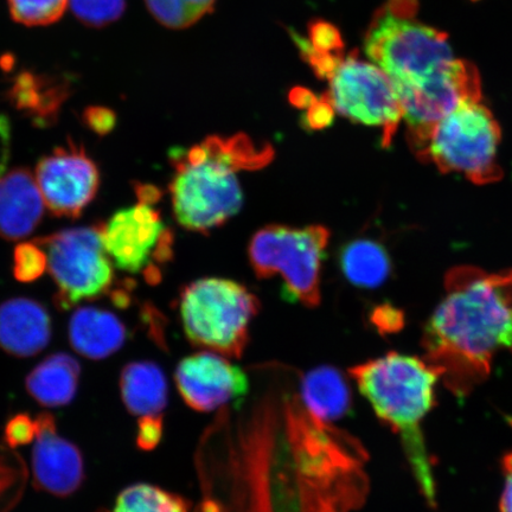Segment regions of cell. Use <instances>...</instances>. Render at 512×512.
<instances>
[{"mask_svg":"<svg viewBox=\"0 0 512 512\" xmlns=\"http://www.w3.org/2000/svg\"><path fill=\"white\" fill-rule=\"evenodd\" d=\"M245 398L220 409L200 457L204 512H358L368 502L369 452L313 414L302 373L252 370Z\"/></svg>","mask_w":512,"mask_h":512,"instance_id":"6da1fadb","label":"cell"},{"mask_svg":"<svg viewBox=\"0 0 512 512\" xmlns=\"http://www.w3.org/2000/svg\"><path fill=\"white\" fill-rule=\"evenodd\" d=\"M445 290L422 339L424 360L441 371L453 394L464 396L488 377L499 348L512 351V271L454 267Z\"/></svg>","mask_w":512,"mask_h":512,"instance_id":"7a4b0ae2","label":"cell"},{"mask_svg":"<svg viewBox=\"0 0 512 512\" xmlns=\"http://www.w3.org/2000/svg\"><path fill=\"white\" fill-rule=\"evenodd\" d=\"M273 158L271 145H256L246 134L172 149L169 191L179 226L201 234L223 226L242 207L241 172L265 168Z\"/></svg>","mask_w":512,"mask_h":512,"instance_id":"3957f363","label":"cell"},{"mask_svg":"<svg viewBox=\"0 0 512 512\" xmlns=\"http://www.w3.org/2000/svg\"><path fill=\"white\" fill-rule=\"evenodd\" d=\"M377 418L400 438L422 497L437 507V483L422 432V421L435 406L441 371L424 358L388 352L349 371Z\"/></svg>","mask_w":512,"mask_h":512,"instance_id":"277c9868","label":"cell"},{"mask_svg":"<svg viewBox=\"0 0 512 512\" xmlns=\"http://www.w3.org/2000/svg\"><path fill=\"white\" fill-rule=\"evenodd\" d=\"M259 299L245 286L204 278L185 286L179 296L182 325L191 344L226 357L240 358Z\"/></svg>","mask_w":512,"mask_h":512,"instance_id":"5b68a950","label":"cell"},{"mask_svg":"<svg viewBox=\"0 0 512 512\" xmlns=\"http://www.w3.org/2000/svg\"><path fill=\"white\" fill-rule=\"evenodd\" d=\"M502 131L494 115L480 101H466L435 126L422 162L448 172H459L471 182L485 185L501 181L498 146Z\"/></svg>","mask_w":512,"mask_h":512,"instance_id":"8992f818","label":"cell"},{"mask_svg":"<svg viewBox=\"0 0 512 512\" xmlns=\"http://www.w3.org/2000/svg\"><path fill=\"white\" fill-rule=\"evenodd\" d=\"M364 48L395 88L431 78L454 61L445 32L395 15L386 6L373 18Z\"/></svg>","mask_w":512,"mask_h":512,"instance_id":"52a82bcc","label":"cell"},{"mask_svg":"<svg viewBox=\"0 0 512 512\" xmlns=\"http://www.w3.org/2000/svg\"><path fill=\"white\" fill-rule=\"evenodd\" d=\"M330 232L323 226H267L249 242V262L256 277L280 275L285 292L305 306L320 304V275Z\"/></svg>","mask_w":512,"mask_h":512,"instance_id":"ba28073f","label":"cell"},{"mask_svg":"<svg viewBox=\"0 0 512 512\" xmlns=\"http://www.w3.org/2000/svg\"><path fill=\"white\" fill-rule=\"evenodd\" d=\"M35 241L47 253L48 270L57 287L55 304L60 310L99 299L112 290L114 270L100 224L64 229Z\"/></svg>","mask_w":512,"mask_h":512,"instance_id":"9c48e42d","label":"cell"},{"mask_svg":"<svg viewBox=\"0 0 512 512\" xmlns=\"http://www.w3.org/2000/svg\"><path fill=\"white\" fill-rule=\"evenodd\" d=\"M136 206L117 211L100 224L102 242L119 270L143 273L150 284L160 280L159 266L174 255V233L156 209L158 200L138 197Z\"/></svg>","mask_w":512,"mask_h":512,"instance_id":"30bf717a","label":"cell"},{"mask_svg":"<svg viewBox=\"0 0 512 512\" xmlns=\"http://www.w3.org/2000/svg\"><path fill=\"white\" fill-rule=\"evenodd\" d=\"M330 83L324 96L336 112L352 123L381 128L382 145L392 144L403 110L392 80L382 69L351 54Z\"/></svg>","mask_w":512,"mask_h":512,"instance_id":"8fae6325","label":"cell"},{"mask_svg":"<svg viewBox=\"0 0 512 512\" xmlns=\"http://www.w3.org/2000/svg\"><path fill=\"white\" fill-rule=\"evenodd\" d=\"M395 89L408 127V142L418 158L441 120L463 102L482 100L478 70L464 60H454L431 78Z\"/></svg>","mask_w":512,"mask_h":512,"instance_id":"7c38bea8","label":"cell"},{"mask_svg":"<svg viewBox=\"0 0 512 512\" xmlns=\"http://www.w3.org/2000/svg\"><path fill=\"white\" fill-rule=\"evenodd\" d=\"M36 181L51 214L78 219L100 188V170L82 146L69 142L40 159Z\"/></svg>","mask_w":512,"mask_h":512,"instance_id":"4fadbf2b","label":"cell"},{"mask_svg":"<svg viewBox=\"0 0 512 512\" xmlns=\"http://www.w3.org/2000/svg\"><path fill=\"white\" fill-rule=\"evenodd\" d=\"M179 395L194 411L209 413L245 398L251 388L246 371L213 351L196 352L178 363Z\"/></svg>","mask_w":512,"mask_h":512,"instance_id":"5bb4252c","label":"cell"},{"mask_svg":"<svg viewBox=\"0 0 512 512\" xmlns=\"http://www.w3.org/2000/svg\"><path fill=\"white\" fill-rule=\"evenodd\" d=\"M32 476L38 490L56 497L75 494L85 482V463L78 446L57 433L53 415L37 416Z\"/></svg>","mask_w":512,"mask_h":512,"instance_id":"9a60e30c","label":"cell"},{"mask_svg":"<svg viewBox=\"0 0 512 512\" xmlns=\"http://www.w3.org/2000/svg\"><path fill=\"white\" fill-rule=\"evenodd\" d=\"M46 202L36 177L27 169H15L0 178V238H27L42 221Z\"/></svg>","mask_w":512,"mask_h":512,"instance_id":"2e32d148","label":"cell"},{"mask_svg":"<svg viewBox=\"0 0 512 512\" xmlns=\"http://www.w3.org/2000/svg\"><path fill=\"white\" fill-rule=\"evenodd\" d=\"M51 319L35 300L15 298L0 305V348L27 358L40 354L51 339Z\"/></svg>","mask_w":512,"mask_h":512,"instance_id":"e0dca14e","label":"cell"},{"mask_svg":"<svg viewBox=\"0 0 512 512\" xmlns=\"http://www.w3.org/2000/svg\"><path fill=\"white\" fill-rule=\"evenodd\" d=\"M68 337L73 349L92 361H101L124 347L126 326L112 312L99 307H80L69 320Z\"/></svg>","mask_w":512,"mask_h":512,"instance_id":"ac0fdd59","label":"cell"},{"mask_svg":"<svg viewBox=\"0 0 512 512\" xmlns=\"http://www.w3.org/2000/svg\"><path fill=\"white\" fill-rule=\"evenodd\" d=\"M120 394L131 415L139 420L163 418L168 406L169 386L162 368L155 362L126 364L120 375Z\"/></svg>","mask_w":512,"mask_h":512,"instance_id":"d6986e66","label":"cell"},{"mask_svg":"<svg viewBox=\"0 0 512 512\" xmlns=\"http://www.w3.org/2000/svg\"><path fill=\"white\" fill-rule=\"evenodd\" d=\"M81 367L73 356L59 352L32 369L25 387L32 399L47 408L69 405L78 393Z\"/></svg>","mask_w":512,"mask_h":512,"instance_id":"ffe728a7","label":"cell"},{"mask_svg":"<svg viewBox=\"0 0 512 512\" xmlns=\"http://www.w3.org/2000/svg\"><path fill=\"white\" fill-rule=\"evenodd\" d=\"M300 390L310 411L326 422L342 419L351 411L349 382L334 367L322 366L302 374Z\"/></svg>","mask_w":512,"mask_h":512,"instance_id":"44dd1931","label":"cell"},{"mask_svg":"<svg viewBox=\"0 0 512 512\" xmlns=\"http://www.w3.org/2000/svg\"><path fill=\"white\" fill-rule=\"evenodd\" d=\"M342 271L350 283L361 287H377L390 274L389 255L373 240H356L345 246L341 254Z\"/></svg>","mask_w":512,"mask_h":512,"instance_id":"7402d4cb","label":"cell"},{"mask_svg":"<svg viewBox=\"0 0 512 512\" xmlns=\"http://www.w3.org/2000/svg\"><path fill=\"white\" fill-rule=\"evenodd\" d=\"M112 512H190V504L174 492L139 483L120 492Z\"/></svg>","mask_w":512,"mask_h":512,"instance_id":"603a6c76","label":"cell"},{"mask_svg":"<svg viewBox=\"0 0 512 512\" xmlns=\"http://www.w3.org/2000/svg\"><path fill=\"white\" fill-rule=\"evenodd\" d=\"M216 0H145L146 8L163 27L182 30L213 12Z\"/></svg>","mask_w":512,"mask_h":512,"instance_id":"cb8c5ba5","label":"cell"},{"mask_svg":"<svg viewBox=\"0 0 512 512\" xmlns=\"http://www.w3.org/2000/svg\"><path fill=\"white\" fill-rule=\"evenodd\" d=\"M12 19L25 27H46L63 16L69 0H8Z\"/></svg>","mask_w":512,"mask_h":512,"instance_id":"d4e9b609","label":"cell"},{"mask_svg":"<svg viewBox=\"0 0 512 512\" xmlns=\"http://www.w3.org/2000/svg\"><path fill=\"white\" fill-rule=\"evenodd\" d=\"M69 5L74 16L91 28L117 22L126 10V0H69Z\"/></svg>","mask_w":512,"mask_h":512,"instance_id":"484cf974","label":"cell"},{"mask_svg":"<svg viewBox=\"0 0 512 512\" xmlns=\"http://www.w3.org/2000/svg\"><path fill=\"white\" fill-rule=\"evenodd\" d=\"M48 270V256L34 240L18 245L14 254V274L21 283H32Z\"/></svg>","mask_w":512,"mask_h":512,"instance_id":"4316f807","label":"cell"},{"mask_svg":"<svg viewBox=\"0 0 512 512\" xmlns=\"http://www.w3.org/2000/svg\"><path fill=\"white\" fill-rule=\"evenodd\" d=\"M291 37L298 47L303 59L310 64L313 73L319 79L331 80L337 72L339 66L343 62V56L337 54H326L318 51L312 46L309 38H305L297 34L296 31H291Z\"/></svg>","mask_w":512,"mask_h":512,"instance_id":"83f0119b","label":"cell"},{"mask_svg":"<svg viewBox=\"0 0 512 512\" xmlns=\"http://www.w3.org/2000/svg\"><path fill=\"white\" fill-rule=\"evenodd\" d=\"M309 41L318 51L342 55L344 42L341 31L334 24L316 19L309 24Z\"/></svg>","mask_w":512,"mask_h":512,"instance_id":"f1b7e54d","label":"cell"},{"mask_svg":"<svg viewBox=\"0 0 512 512\" xmlns=\"http://www.w3.org/2000/svg\"><path fill=\"white\" fill-rule=\"evenodd\" d=\"M37 424L30 416L21 414L12 418L5 428V439L10 446H23L36 438Z\"/></svg>","mask_w":512,"mask_h":512,"instance_id":"f546056e","label":"cell"},{"mask_svg":"<svg viewBox=\"0 0 512 512\" xmlns=\"http://www.w3.org/2000/svg\"><path fill=\"white\" fill-rule=\"evenodd\" d=\"M335 108L331 102L325 98L318 99L315 104L307 108L304 115V125L310 130H323L329 127L335 119Z\"/></svg>","mask_w":512,"mask_h":512,"instance_id":"4dcf8cb0","label":"cell"},{"mask_svg":"<svg viewBox=\"0 0 512 512\" xmlns=\"http://www.w3.org/2000/svg\"><path fill=\"white\" fill-rule=\"evenodd\" d=\"M137 444L144 451H151L159 445L163 437V418H150L138 421Z\"/></svg>","mask_w":512,"mask_h":512,"instance_id":"1f68e13d","label":"cell"},{"mask_svg":"<svg viewBox=\"0 0 512 512\" xmlns=\"http://www.w3.org/2000/svg\"><path fill=\"white\" fill-rule=\"evenodd\" d=\"M373 322L382 332H395L402 328L403 315L398 309L393 306L384 305L379 306L374 311Z\"/></svg>","mask_w":512,"mask_h":512,"instance_id":"d6a6232c","label":"cell"},{"mask_svg":"<svg viewBox=\"0 0 512 512\" xmlns=\"http://www.w3.org/2000/svg\"><path fill=\"white\" fill-rule=\"evenodd\" d=\"M86 121L87 125L98 134L110 133L115 124L114 114L106 108H91L86 113Z\"/></svg>","mask_w":512,"mask_h":512,"instance_id":"836d02e7","label":"cell"},{"mask_svg":"<svg viewBox=\"0 0 512 512\" xmlns=\"http://www.w3.org/2000/svg\"><path fill=\"white\" fill-rule=\"evenodd\" d=\"M502 470L505 484L501 503H499V511L512 512V451L504 454Z\"/></svg>","mask_w":512,"mask_h":512,"instance_id":"e575fe53","label":"cell"},{"mask_svg":"<svg viewBox=\"0 0 512 512\" xmlns=\"http://www.w3.org/2000/svg\"><path fill=\"white\" fill-rule=\"evenodd\" d=\"M11 155V125L5 115L0 114V178L8 168Z\"/></svg>","mask_w":512,"mask_h":512,"instance_id":"d590c367","label":"cell"},{"mask_svg":"<svg viewBox=\"0 0 512 512\" xmlns=\"http://www.w3.org/2000/svg\"><path fill=\"white\" fill-rule=\"evenodd\" d=\"M288 99L299 110H307L318 100L317 96L310 89L304 87H294L290 95H288Z\"/></svg>","mask_w":512,"mask_h":512,"instance_id":"8d00e7d4","label":"cell"},{"mask_svg":"<svg viewBox=\"0 0 512 512\" xmlns=\"http://www.w3.org/2000/svg\"><path fill=\"white\" fill-rule=\"evenodd\" d=\"M509 424L512 427V418H508Z\"/></svg>","mask_w":512,"mask_h":512,"instance_id":"74e56055","label":"cell"}]
</instances>
